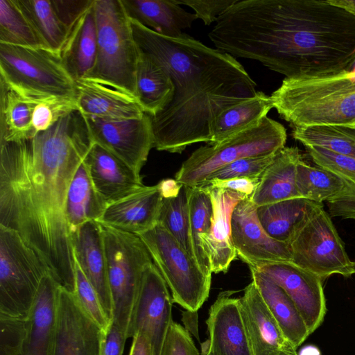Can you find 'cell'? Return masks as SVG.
<instances>
[{"label":"cell","instance_id":"cell-48","mask_svg":"<svg viewBox=\"0 0 355 355\" xmlns=\"http://www.w3.org/2000/svg\"><path fill=\"white\" fill-rule=\"evenodd\" d=\"M260 178H234L225 180L213 178L200 187L219 188L238 192L250 197L259 184Z\"/></svg>","mask_w":355,"mask_h":355},{"label":"cell","instance_id":"cell-42","mask_svg":"<svg viewBox=\"0 0 355 355\" xmlns=\"http://www.w3.org/2000/svg\"><path fill=\"white\" fill-rule=\"evenodd\" d=\"M28 318L0 314V355H20L28 333Z\"/></svg>","mask_w":355,"mask_h":355},{"label":"cell","instance_id":"cell-23","mask_svg":"<svg viewBox=\"0 0 355 355\" xmlns=\"http://www.w3.org/2000/svg\"><path fill=\"white\" fill-rule=\"evenodd\" d=\"M162 199L158 184L144 185L125 198L108 205L98 222L139 235L157 225Z\"/></svg>","mask_w":355,"mask_h":355},{"label":"cell","instance_id":"cell-46","mask_svg":"<svg viewBox=\"0 0 355 355\" xmlns=\"http://www.w3.org/2000/svg\"><path fill=\"white\" fill-rule=\"evenodd\" d=\"M180 5H185L194 10L198 19L202 20L207 26L222 15L238 0H176Z\"/></svg>","mask_w":355,"mask_h":355},{"label":"cell","instance_id":"cell-52","mask_svg":"<svg viewBox=\"0 0 355 355\" xmlns=\"http://www.w3.org/2000/svg\"><path fill=\"white\" fill-rule=\"evenodd\" d=\"M163 198L174 196L178 194L182 184L175 180L166 179L158 183Z\"/></svg>","mask_w":355,"mask_h":355},{"label":"cell","instance_id":"cell-31","mask_svg":"<svg viewBox=\"0 0 355 355\" xmlns=\"http://www.w3.org/2000/svg\"><path fill=\"white\" fill-rule=\"evenodd\" d=\"M273 108L270 96L262 92L221 112L211 125V142L216 144L258 124Z\"/></svg>","mask_w":355,"mask_h":355},{"label":"cell","instance_id":"cell-41","mask_svg":"<svg viewBox=\"0 0 355 355\" xmlns=\"http://www.w3.org/2000/svg\"><path fill=\"white\" fill-rule=\"evenodd\" d=\"M75 260V259H74ZM74 295L85 313L103 330L112 323L107 318L100 299L75 260Z\"/></svg>","mask_w":355,"mask_h":355},{"label":"cell","instance_id":"cell-26","mask_svg":"<svg viewBox=\"0 0 355 355\" xmlns=\"http://www.w3.org/2000/svg\"><path fill=\"white\" fill-rule=\"evenodd\" d=\"M302 159L297 147L284 146L278 150L261 175L255 191L249 197L252 203L257 207L299 198L295 178L297 166Z\"/></svg>","mask_w":355,"mask_h":355},{"label":"cell","instance_id":"cell-27","mask_svg":"<svg viewBox=\"0 0 355 355\" xmlns=\"http://www.w3.org/2000/svg\"><path fill=\"white\" fill-rule=\"evenodd\" d=\"M59 53L75 81L92 71L97 55V28L93 5L71 28Z\"/></svg>","mask_w":355,"mask_h":355},{"label":"cell","instance_id":"cell-35","mask_svg":"<svg viewBox=\"0 0 355 355\" xmlns=\"http://www.w3.org/2000/svg\"><path fill=\"white\" fill-rule=\"evenodd\" d=\"M293 137L306 147H320L355 159V122L293 128Z\"/></svg>","mask_w":355,"mask_h":355},{"label":"cell","instance_id":"cell-53","mask_svg":"<svg viewBox=\"0 0 355 355\" xmlns=\"http://www.w3.org/2000/svg\"><path fill=\"white\" fill-rule=\"evenodd\" d=\"M327 1L343 8L355 17V0H327Z\"/></svg>","mask_w":355,"mask_h":355},{"label":"cell","instance_id":"cell-16","mask_svg":"<svg viewBox=\"0 0 355 355\" xmlns=\"http://www.w3.org/2000/svg\"><path fill=\"white\" fill-rule=\"evenodd\" d=\"M232 237L237 256L249 268L263 262L292 261L288 244L267 234L249 197L241 200L232 212Z\"/></svg>","mask_w":355,"mask_h":355},{"label":"cell","instance_id":"cell-24","mask_svg":"<svg viewBox=\"0 0 355 355\" xmlns=\"http://www.w3.org/2000/svg\"><path fill=\"white\" fill-rule=\"evenodd\" d=\"M129 19L167 37L178 38L198 18L176 0H121Z\"/></svg>","mask_w":355,"mask_h":355},{"label":"cell","instance_id":"cell-34","mask_svg":"<svg viewBox=\"0 0 355 355\" xmlns=\"http://www.w3.org/2000/svg\"><path fill=\"white\" fill-rule=\"evenodd\" d=\"M136 74V98L144 112L152 116L172 99L174 86L168 75L150 58L140 53Z\"/></svg>","mask_w":355,"mask_h":355},{"label":"cell","instance_id":"cell-1","mask_svg":"<svg viewBox=\"0 0 355 355\" xmlns=\"http://www.w3.org/2000/svg\"><path fill=\"white\" fill-rule=\"evenodd\" d=\"M93 144L78 110L31 139L0 143V226L17 232L71 293L75 260L66 197Z\"/></svg>","mask_w":355,"mask_h":355},{"label":"cell","instance_id":"cell-17","mask_svg":"<svg viewBox=\"0 0 355 355\" xmlns=\"http://www.w3.org/2000/svg\"><path fill=\"white\" fill-rule=\"evenodd\" d=\"M240 310L254 355H298L252 281L239 298Z\"/></svg>","mask_w":355,"mask_h":355},{"label":"cell","instance_id":"cell-6","mask_svg":"<svg viewBox=\"0 0 355 355\" xmlns=\"http://www.w3.org/2000/svg\"><path fill=\"white\" fill-rule=\"evenodd\" d=\"M93 8L97 55L93 69L85 78L108 84L136 97L139 54L121 0H94Z\"/></svg>","mask_w":355,"mask_h":355},{"label":"cell","instance_id":"cell-55","mask_svg":"<svg viewBox=\"0 0 355 355\" xmlns=\"http://www.w3.org/2000/svg\"><path fill=\"white\" fill-rule=\"evenodd\" d=\"M355 69V60L352 62L347 71H352Z\"/></svg>","mask_w":355,"mask_h":355},{"label":"cell","instance_id":"cell-50","mask_svg":"<svg viewBox=\"0 0 355 355\" xmlns=\"http://www.w3.org/2000/svg\"><path fill=\"white\" fill-rule=\"evenodd\" d=\"M129 355H153L150 340L144 333L137 331L134 335Z\"/></svg>","mask_w":355,"mask_h":355},{"label":"cell","instance_id":"cell-36","mask_svg":"<svg viewBox=\"0 0 355 355\" xmlns=\"http://www.w3.org/2000/svg\"><path fill=\"white\" fill-rule=\"evenodd\" d=\"M46 48L59 53L70 30L58 17L51 0H15Z\"/></svg>","mask_w":355,"mask_h":355},{"label":"cell","instance_id":"cell-25","mask_svg":"<svg viewBox=\"0 0 355 355\" xmlns=\"http://www.w3.org/2000/svg\"><path fill=\"white\" fill-rule=\"evenodd\" d=\"M60 287L51 273L47 274L42 280L28 317V333L20 355H51Z\"/></svg>","mask_w":355,"mask_h":355},{"label":"cell","instance_id":"cell-33","mask_svg":"<svg viewBox=\"0 0 355 355\" xmlns=\"http://www.w3.org/2000/svg\"><path fill=\"white\" fill-rule=\"evenodd\" d=\"M36 104L0 80V143L29 139L36 135L32 125Z\"/></svg>","mask_w":355,"mask_h":355},{"label":"cell","instance_id":"cell-45","mask_svg":"<svg viewBox=\"0 0 355 355\" xmlns=\"http://www.w3.org/2000/svg\"><path fill=\"white\" fill-rule=\"evenodd\" d=\"M159 355H200L189 332L180 324L173 322Z\"/></svg>","mask_w":355,"mask_h":355},{"label":"cell","instance_id":"cell-2","mask_svg":"<svg viewBox=\"0 0 355 355\" xmlns=\"http://www.w3.org/2000/svg\"><path fill=\"white\" fill-rule=\"evenodd\" d=\"M209 37L286 78L332 76L355 60V17L327 0H238Z\"/></svg>","mask_w":355,"mask_h":355},{"label":"cell","instance_id":"cell-3","mask_svg":"<svg viewBox=\"0 0 355 355\" xmlns=\"http://www.w3.org/2000/svg\"><path fill=\"white\" fill-rule=\"evenodd\" d=\"M140 53L159 66L174 86L172 99L150 116L154 147L181 153L211 142V125L226 109L254 97L256 83L235 58L183 33L162 36L130 19Z\"/></svg>","mask_w":355,"mask_h":355},{"label":"cell","instance_id":"cell-51","mask_svg":"<svg viewBox=\"0 0 355 355\" xmlns=\"http://www.w3.org/2000/svg\"><path fill=\"white\" fill-rule=\"evenodd\" d=\"M182 318L184 328L192 334L199 340L198 331V311H182Z\"/></svg>","mask_w":355,"mask_h":355},{"label":"cell","instance_id":"cell-29","mask_svg":"<svg viewBox=\"0 0 355 355\" xmlns=\"http://www.w3.org/2000/svg\"><path fill=\"white\" fill-rule=\"evenodd\" d=\"M107 207L83 161L71 179L66 197L65 216L71 232L87 222L98 221Z\"/></svg>","mask_w":355,"mask_h":355},{"label":"cell","instance_id":"cell-15","mask_svg":"<svg viewBox=\"0 0 355 355\" xmlns=\"http://www.w3.org/2000/svg\"><path fill=\"white\" fill-rule=\"evenodd\" d=\"M261 272L281 286L296 306L309 334L323 322L327 312L322 280L291 261L261 263L250 267Z\"/></svg>","mask_w":355,"mask_h":355},{"label":"cell","instance_id":"cell-38","mask_svg":"<svg viewBox=\"0 0 355 355\" xmlns=\"http://www.w3.org/2000/svg\"><path fill=\"white\" fill-rule=\"evenodd\" d=\"M189 188L182 184L178 195L163 198L157 224L164 227L196 260L191 233Z\"/></svg>","mask_w":355,"mask_h":355},{"label":"cell","instance_id":"cell-47","mask_svg":"<svg viewBox=\"0 0 355 355\" xmlns=\"http://www.w3.org/2000/svg\"><path fill=\"white\" fill-rule=\"evenodd\" d=\"M94 1L51 0L58 17L69 30H71L78 19L92 7Z\"/></svg>","mask_w":355,"mask_h":355},{"label":"cell","instance_id":"cell-5","mask_svg":"<svg viewBox=\"0 0 355 355\" xmlns=\"http://www.w3.org/2000/svg\"><path fill=\"white\" fill-rule=\"evenodd\" d=\"M0 80L36 103L55 100L77 103L76 81L60 53L46 48L0 43Z\"/></svg>","mask_w":355,"mask_h":355},{"label":"cell","instance_id":"cell-18","mask_svg":"<svg viewBox=\"0 0 355 355\" xmlns=\"http://www.w3.org/2000/svg\"><path fill=\"white\" fill-rule=\"evenodd\" d=\"M222 292L206 320L213 355H254L241 317L239 298Z\"/></svg>","mask_w":355,"mask_h":355},{"label":"cell","instance_id":"cell-13","mask_svg":"<svg viewBox=\"0 0 355 355\" xmlns=\"http://www.w3.org/2000/svg\"><path fill=\"white\" fill-rule=\"evenodd\" d=\"M104 331L83 309L74 293L60 286L51 355H100Z\"/></svg>","mask_w":355,"mask_h":355},{"label":"cell","instance_id":"cell-10","mask_svg":"<svg viewBox=\"0 0 355 355\" xmlns=\"http://www.w3.org/2000/svg\"><path fill=\"white\" fill-rule=\"evenodd\" d=\"M171 293L173 303L198 311L209 297L211 276L204 273L177 240L162 225L139 235Z\"/></svg>","mask_w":355,"mask_h":355},{"label":"cell","instance_id":"cell-37","mask_svg":"<svg viewBox=\"0 0 355 355\" xmlns=\"http://www.w3.org/2000/svg\"><path fill=\"white\" fill-rule=\"evenodd\" d=\"M189 202L191 239L198 265L208 276H211L210 260L205 248V240L209 234L212 202L207 191L202 187L189 188Z\"/></svg>","mask_w":355,"mask_h":355},{"label":"cell","instance_id":"cell-28","mask_svg":"<svg viewBox=\"0 0 355 355\" xmlns=\"http://www.w3.org/2000/svg\"><path fill=\"white\" fill-rule=\"evenodd\" d=\"M252 280L288 342L297 349L310 335L294 302L273 280L250 268Z\"/></svg>","mask_w":355,"mask_h":355},{"label":"cell","instance_id":"cell-4","mask_svg":"<svg viewBox=\"0 0 355 355\" xmlns=\"http://www.w3.org/2000/svg\"><path fill=\"white\" fill-rule=\"evenodd\" d=\"M293 128L355 122V71L317 78H285L270 96Z\"/></svg>","mask_w":355,"mask_h":355},{"label":"cell","instance_id":"cell-21","mask_svg":"<svg viewBox=\"0 0 355 355\" xmlns=\"http://www.w3.org/2000/svg\"><path fill=\"white\" fill-rule=\"evenodd\" d=\"M212 202L211 227L205 240L212 273L226 272L237 256L232 237V216L236 205L248 196L225 189L202 187Z\"/></svg>","mask_w":355,"mask_h":355},{"label":"cell","instance_id":"cell-11","mask_svg":"<svg viewBox=\"0 0 355 355\" xmlns=\"http://www.w3.org/2000/svg\"><path fill=\"white\" fill-rule=\"evenodd\" d=\"M291 262L317 276L322 282L338 274H354V261L324 209L323 203L315 207L299 225L288 242Z\"/></svg>","mask_w":355,"mask_h":355},{"label":"cell","instance_id":"cell-56","mask_svg":"<svg viewBox=\"0 0 355 355\" xmlns=\"http://www.w3.org/2000/svg\"><path fill=\"white\" fill-rule=\"evenodd\" d=\"M354 272H355V261H354Z\"/></svg>","mask_w":355,"mask_h":355},{"label":"cell","instance_id":"cell-39","mask_svg":"<svg viewBox=\"0 0 355 355\" xmlns=\"http://www.w3.org/2000/svg\"><path fill=\"white\" fill-rule=\"evenodd\" d=\"M296 189L301 198L314 202H328L343 189V182L336 174L325 168L311 166L302 159L296 170Z\"/></svg>","mask_w":355,"mask_h":355},{"label":"cell","instance_id":"cell-44","mask_svg":"<svg viewBox=\"0 0 355 355\" xmlns=\"http://www.w3.org/2000/svg\"><path fill=\"white\" fill-rule=\"evenodd\" d=\"M75 110H78L77 103L67 101L55 100L37 103L32 118L34 132L37 135L49 130L60 119Z\"/></svg>","mask_w":355,"mask_h":355},{"label":"cell","instance_id":"cell-7","mask_svg":"<svg viewBox=\"0 0 355 355\" xmlns=\"http://www.w3.org/2000/svg\"><path fill=\"white\" fill-rule=\"evenodd\" d=\"M101 225L112 302V322L129 338L142 277L153 261L139 235Z\"/></svg>","mask_w":355,"mask_h":355},{"label":"cell","instance_id":"cell-8","mask_svg":"<svg viewBox=\"0 0 355 355\" xmlns=\"http://www.w3.org/2000/svg\"><path fill=\"white\" fill-rule=\"evenodd\" d=\"M286 138L284 125L266 116L256 125L222 142L197 148L182 163L175 180L189 187H200L223 166L245 157L276 153L285 146Z\"/></svg>","mask_w":355,"mask_h":355},{"label":"cell","instance_id":"cell-12","mask_svg":"<svg viewBox=\"0 0 355 355\" xmlns=\"http://www.w3.org/2000/svg\"><path fill=\"white\" fill-rule=\"evenodd\" d=\"M85 119L92 140L140 173L155 139L150 116L130 119Z\"/></svg>","mask_w":355,"mask_h":355},{"label":"cell","instance_id":"cell-43","mask_svg":"<svg viewBox=\"0 0 355 355\" xmlns=\"http://www.w3.org/2000/svg\"><path fill=\"white\" fill-rule=\"evenodd\" d=\"M275 155V153L238 159L218 168L210 175L206 182L213 178L225 180L243 177L261 178L266 168L272 161Z\"/></svg>","mask_w":355,"mask_h":355},{"label":"cell","instance_id":"cell-49","mask_svg":"<svg viewBox=\"0 0 355 355\" xmlns=\"http://www.w3.org/2000/svg\"><path fill=\"white\" fill-rule=\"evenodd\" d=\"M125 335L112 322L104 331L100 355H122Z\"/></svg>","mask_w":355,"mask_h":355},{"label":"cell","instance_id":"cell-19","mask_svg":"<svg viewBox=\"0 0 355 355\" xmlns=\"http://www.w3.org/2000/svg\"><path fill=\"white\" fill-rule=\"evenodd\" d=\"M74 259L96 291L112 321V302L109 287L101 225L87 222L71 232Z\"/></svg>","mask_w":355,"mask_h":355},{"label":"cell","instance_id":"cell-14","mask_svg":"<svg viewBox=\"0 0 355 355\" xmlns=\"http://www.w3.org/2000/svg\"><path fill=\"white\" fill-rule=\"evenodd\" d=\"M172 297L160 272L154 264L145 270L135 307L130 338L137 331L149 338L153 355H159L171 323Z\"/></svg>","mask_w":355,"mask_h":355},{"label":"cell","instance_id":"cell-30","mask_svg":"<svg viewBox=\"0 0 355 355\" xmlns=\"http://www.w3.org/2000/svg\"><path fill=\"white\" fill-rule=\"evenodd\" d=\"M316 166L330 171L343 182L342 191L327 202L329 215L355 220V159L320 147H306Z\"/></svg>","mask_w":355,"mask_h":355},{"label":"cell","instance_id":"cell-32","mask_svg":"<svg viewBox=\"0 0 355 355\" xmlns=\"http://www.w3.org/2000/svg\"><path fill=\"white\" fill-rule=\"evenodd\" d=\"M322 202L294 198L257 207L263 228L274 239L287 243L309 214Z\"/></svg>","mask_w":355,"mask_h":355},{"label":"cell","instance_id":"cell-40","mask_svg":"<svg viewBox=\"0 0 355 355\" xmlns=\"http://www.w3.org/2000/svg\"><path fill=\"white\" fill-rule=\"evenodd\" d=\"M0 43L46 48L15 0H0Z\"/></svg>","mask_w":355,"mask_h":355},{"label":"cell","instance_id":"cell-54","mask_svg":"<svg viewBox=\"0 0 355 355\" xmlns=\"http://www.w3.org/2000/svg\"><path fill=\"white\" fill-rule=\"evenodd\" d=\"M200 355H213L208 339L201 344Z\"/></svg>","mask_w":355,"mask_h":355},{"label":"cell","instance_id":"cell-9","mask_svg":"<svg viewBox=\"0 0 355 355\" xmlns=\"http://www.w3.org/2000/svg\"><path fill=\"white\" fill-rule=\"evenodd\" d=\"M49 273L43 258L17 232L0 226V314L28 318Z\"/></svg>","mask_w":355,"mask_h":355},{"label":"cell","instance_id":"cell-22","mask_svg":"<svg viewBox=\"0 0 355 355\" xmlns=\"http://www.w3.org/2000/svg\"><path fill=\"white\" fill-rule=\"evenodd\" d=\"M76 83L77 107L84 117L130 119L146 113L135 96L108 84L89 78L78 79Z\"/></svg>","mask_w":355,"mask_h":355},{"label":"cell","instance_id":"cell-20","mask_svg":"<svg viewBox=\"0 0 355 355\" xmlns=\"http://www.w3.org/2000/svg\"><path fill=\"white\" fill-rule=\"evenodd\" d=\"M83 162L96 189L107 205L144 186L140 173L96 143L92 145Z\"/></svg>","mask_w":355,"mask_h":355}]
</instances>
